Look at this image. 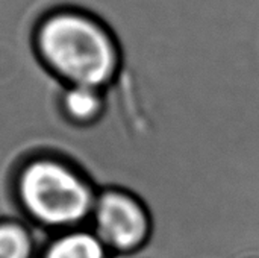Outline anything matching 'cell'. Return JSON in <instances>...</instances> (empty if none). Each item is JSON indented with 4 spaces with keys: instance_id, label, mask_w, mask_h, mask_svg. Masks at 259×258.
<instances>
[{
    "instance_id": "cell-1",
    "label": "cell",
    "mask_w": 259,
    "mask_h": 258,
    "mask_svg": "<svg viewBox=\"0 0 259 258\" xmlns=\"http://www.w3.org/2000/svg\"><path fill=\"white\" fill-rule=\"evenodd\" d=\"M36 58L62 85H91L106 90L123 64L117 36L96 15L59 8L47 12L32 36Z\"/></svg>"
},
{
    "instance_id": "cell-2",
    "label": "cell",
    "mask_w": 259,
    "mask_h": 258,
    "mask_svg": "<svg viewBox=\"0 0 259 258\" xmlns=\"http://www.w3.org/2000/svg\"><path fill=\"white\" fill-rule=\"evenodd\" d=\"M97 193L83 169L58 155L29 157L12 181L20 217L47 236L88 225Z\"/></svg>"
},
{
    "instance_id": "cell-3",
    "label": "cell",
    "mask_w": 259,
    "mask_h": 258,
    "mask_svg": "<svg viewBox=\"0 0 259 258\" xmlns=\"http://www.w3.org/2000/svg\"><path fill=\"white\" fill-rule=\"evenodd\" d=\"M88 227L114 258L146 255L155 236L149 202L135 189L121 186L99 189Z\"/></svg>"
},
{
    "instance_id": "cell-4",
    "label": "cell",
    "mask_w": 259,
    "mask_h": 258,
    "mask_svg": "<svg viewBox=\"0 0 259 258\" xmlns=\"http://www.w3.org/2000/svg\"><path fill=\"white\" fill-rule=\"evenodd\" d=\"M38 258H114L88 227H76L49 234L41 242Z\"/></svg>"
},
{
    "instance_id": "cell-5",
    "label": "cell",
    "mask_w": 259,
    "mask_h": 258,
    "mask_svg": "<svg viewBox=\"0 0 259 258\" xmlns=\"http://www.w3.org/2000/svg\"><path fill=\"white\" fill-rule=\"evenodd\" d=\"M106 93L91 85H62L59 109L62 119L74 128H90L106 113Z\"/></svg>"
},
{
    "instance_id": "cell-6",
    "label": "cell",
    "mask_w": 259,
    "mask_h": 258,
    "mask_svg": "<svg viewBox=\"0 0 259 258\" xmlns=\"http://www.w3.org/2000/svg\"><path fill=\"white\" fill-rule=\"evenodd\" d=\"M41 242L23 217H0V258H38Z\"/></svg>"
},
{
    "instance_id": "cell-7",
    "label": "cell",
    "mask_w": 259,
    "mask_h": 258,
    "mask_svg": "<svg viewBox=\"0 0 259 258\" xmlns=\"http://www.w3.org/2000/svg\"><path fill=\"white\" fill-rule=\"evenodd\" d=\"M137 258H149V257H137Z\"/></svg>"
}]
</instances>
